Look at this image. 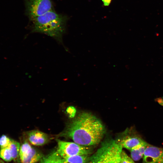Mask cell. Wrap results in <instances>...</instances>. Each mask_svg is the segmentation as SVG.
I'll return each mask as SVG.
<instances>
[{"label": "cell", "mask_w": 163, "mask_h": 163, "mask_svg": "<svg viewBox=\"0 0 163 163\" xmlns=\"http://www.w3.org/2000/svg\"><path fill=\"white\" fill-rule=\"evenodd\" d=\"M67 113L70 118H73L75 116L76 112L75 108L73 106H69L66 110Z\"/></svg>", "instance_id": "obj_17"}, {"label": "cell", "mask_w": 163, "mask_h": 163, "mask_svg": "<svg viewBox=\"0 0 163 163\" xmlns=\"http://www.w3.org/2000/svg\"><path fill=\"white\" fill-rule=\"evenodd\" d=\"M27 133L29 142L35 145H43L46 143L49 140V137L48 135L39 130L30 131Z\"/></svg>", "instance_id": "obj_9"}, {"label": "cell", "mask_w": 163, "mask_h": 163, "mask_svg": "<svg viewBox=\"0 0 163 163\" xmlns=\"http://www.w3.org/2000/svg\"><path fill=\"white\" fill-rule=\"evenodd\" d=\"M105 131L99 119L91 113L83 112L70 122L59 136L69 138L79 145L90 147L99 143Z\"/></svg>", "instance_id": "obj_1"}, {"label": "cell", "mask_w": 163, "mask_h": 163, "mask_svg": "<svg viewBox=\"0 0 163 163\" xmlns=\"http://www.w3.org/2000/svg\"><path fill=\"white\" fill-rule=\"evenodd\" d=\"M148 143L146 142L130 151L131 158L135 161L139 160L143 157L144 154Z\"/></svg>", "instance_id": "obj_11"}, {"label": "cell", "mask_w": 163, "mask_h": 163, "mask_svg": "<svg viewBox=\"0 0 163 163\" xmlns=\"http://www.w3.org/2000/svg\"><path fill=\"white\" fill-rule=\"evenodd\" d=\"M41 163H63V159L56 151H54L41 160Z\"/></svg>", "instance_id": "obj_12"}, {"label": "cell", "mask_w": 163, "mask_h": 163, "mask_svg": "<svg viewBox=\"0 0 163 163\" xmlns=\"http://www.w3.org/2000/svg\"><path fill=\"white\" fill-rule=\"evenodd\" d=\"M30 20L32 32L46 34L59 42H62L68 20L66 15L57 13L53 10Z\"/></svg>", "instance_id": "obj_2"}, {"label": "cell", "mask_w": 163, "mask_h": 163, "mask_svg": "<svg viewBox=\"0 0 163 163\" xmlns=\"http://www.w3.org/2000/svg\"><path fill=\"white\" fill-rule=\"evenodd\" d=\"M26 13L30 19L53 10L51 0H24Z\"/></svg>", "instance_id": "obj_5"}, {"label": "cell", "mask_w": 163, "mask_h": 163, "mask_svg": "<svg viewBox=\"0 0 163 163\" xmlns=\"http://www.w3.org/2000/svg\"><path fill=\"white\" fill-rule=\"evenodd\" d=\"M119 163H135L134 160L122 150L120 155Z\"/></svg>", "instance_id": "obj_15"}, {"label": "cell", "mask_w": 163, "mask_h": 163, "mask_svg": "<svg viewBox=\"0 0 163 163\" xmlns=\"http://www.w3.org/2000/svg\"><path fill=\"white\" fill-rule=\"evenodd\" d=\"M11 139L5 135H2L0 138L1 149L7 147L11 142Z\"/></svg>", "instance_id": "obj_16"}, {"label": "cell", "mask_w": 163, "mask_h": 163, "mask_svg": "<svg viewBox=\"0 0 163 163\" xmlns=\"http://www.w3.org/2000/svg\"><path fill=\"white\" fill-rule=\"evenodd\" d=\"M20 144L18 142L11 139V143L8 147L9 149L13 160H16L19 157Z\"/></svg>", "instance_id": "obj_13"}, {"label": "cell", "mask_w": 163, "mask_h": 163, "mask_svg": "<svg viewBox=\"0 0 163 163\" xmlns=\"http://www.w3.org/2000/svg\"><path fill=\"white\" fill-rule=\"evenodd\" d=\"M0 158L7 162L13 160L11 152L8 147L1 149Z\"/></svg>", "instance_id": "obj_14"}, {"label": "cell", "mask_w": 163, "mask_h": 163, "mask_svg": "<svg viewBox=\"0 0 163 163\" xmlns=\"http://www.w3.org/2000/svg\"><path fill=\"white\" fill-rule=\"evenodd\" d=\"M112 0H102L105 6H108L110 5Z\"/></svg>", "instance_id": "obj_18"}, {"label": "cell", "mask_w": 163, "mask_h": 163, "mask_svg": "<svg viewBox=\"0 0 163 163\" xmlns=\"http://www.w3.org/2000/svg\"><path fill=\"white\" fill-rule=\"evenodd\" d=\"M122 149L117 140H107L91 155V163H119Z\"/></svg>", "instance_id": "obj_3"}, {"label": "cell", "mask_w": 163, "mask_h": 163, "mask_svg": "<svg viewBox=\"0 0 163 163\" xmlns=\"http://www.w3.org/2000/svg\"><path fill=\"white\" fill-rule=\"evenodd\" d=\"M0 163H5L2 160L0 159Z\"/></svg>", "instance_id": "obj_19"}, {"label": "cell", "mask_w": 163, "mask_h": 163, "mask_svg": "<svg viewBox=\"0 0 163 163\" xmlns=\"http://www.w3.org/2000/svg\"><path fill=\"white\" fill-rule=\"evenodd\" d=\"M19 157L21 163H35L43 158L41 153L26 141L20 146Z\"/></svg>", "instance_id": "obj_6"}, {"label": "cell", "mask_w": 163, "mask_h": 163, "mask_svg": "<svg viewBox=\"0 0 163 163\" xmlns=\"http://www.w3.org/2000/svg\"><path fill=\"white\" fill-rule=\"evenodd\" d=\"M63 163H91V155H77L63 159Z\"/></svg>", "instance_id": "obj_10"}, {"label": "cell", "mask_w": 163, "mask_h": 163, "mask_svg": "<svg viewBox=\"0 0 163 163\" xmlns=\"http://www.w3.org/2000/svg\"><path fill=\"white\" fill-rule=\"evenodd\" d=\"M56 151L63 159L77 155H90L92 149L75 142H68L57 139Z\"/></svg>", "instance_id": "obj_4"}, {"label": "cell", "mask_w": 163, "mask_h": 163, "mask_svg": "<svg viewBox=\"0 0 163 163\" xmlns=\"http://www.w3.org/2000/svg\"><path fill=\"white\" fill-rule=\"evenodd\" d=\"M122 148L130 150L146 142L139 135L133 133L126 136L121 140L117 141Z\"/></svg>", "instance_id": "obj_8"}, {"label": "cell", "mask_w": 163, "mask_h": 163, "mask_svg": "<svg viewBox=\"0 0 163 163\" xmlns=\"http://www.w3.org/2000/svg\"><path fill=\"white\" fill-rule=\"evenodd\" d=\"M143 157L144 163H163V148L148 143Z\"/></svg>", "instance_id": "obj_7"}]
</instances>
